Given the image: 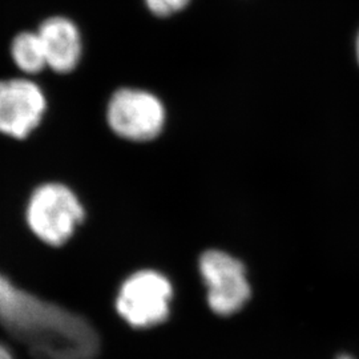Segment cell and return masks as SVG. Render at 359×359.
Listing matches in <instances>:
<instances>
[{
  "label": "cell",
  "instance_id": "cell-1",
  "mask_svg": "<svg viewBox=\"0 0 359 359\" xmlns=\"http://www.w3.org/2000/svg\"><path fill=\"white\" fill-rule=\"evenodd\" d=\"M0 323L36 359H96L100 351L87 320L18 289L1 274Z\"/></svg>",
  "mask_w": 359,
  "mask_h": 359
},
{
  "label": "cell",
  "instance_id": "cell-2",
  "mask_svg": "<svg viewBox=\"0 0 359 359\" xmlns=\"http://www.w3.org/2000/svg\"><path fill=\"white\" fill-rule=\"evenodd\" d=\"M84 215L75 193L56 182L39 187L27 206L28 226L43 243L52 246L65 244Z\"/></svg>",
  "mask_w": 359,
  "mask_h": 359
},
{
  "label": "cell",
  "instance_id": "cell-3",
  "mask_svg": "<svg viewBox=\"0 0 359 359\" xmlns=\"http://www.w3.org/2000/svg\"><path fill=\"white\" fill-rule=\"evenodd\" d=\"M172 294L167 277L154 270H142L121 285L116 309L130 326L152 327L167 320Z\"/></svg>",
  "mask_w": 359,
  "mask_h": 359
},
{
  "label": "cell",
  "instance_id": "cell-4",
  "mask_svg": "<svg viewBox=\"0 0 359 359\" xmlns=\"http://www.w3.org/2000/svg\"><path fill=\"white\" fill-rule=\"evenodd\" d=\"M107 120L117 136L132 142H148L164 128L165 109L147 90L121 88L108 103Z\"/></svg>",
  "mask_w": 359,
  "mask_h": 359
},
{
  "label": "cell",
  "instance_id": "cell-5",
  "mask_svg": "<svg viewBox=\"0 0 359 359\" xmlns=\"http://www.w3.org/2000/svg\"><path fill=\"white\" fill-rule=\"evenodd\" d=\"M200 273L208 289L210 309L219 316H231L244 308L250 297L245 266L221 250H208L200 257Z\"/></svg>",
  "mask_w": 359,
  "mask_h": 359
},
{
  "label": "cell",
  "instance_id": "cell-6",
  "mask_svg": "<svg viewBox=\"0 0 359 359\" xmlns=\"http://www.w3.org/2000/svg\"><path fill=\"white\" fill-rule=\"evenodd\" d=\"M47 102L36 83L28 79L0 80V133L26 139L38 128Z\"/></svg>",
  "mask_w": 359,
  "mask_h": 359
},
{
  "label": "cell",
  "instance_id": "cell-7",
  "mask_svg": "<svg viewBox=\"0 0 359 359\" xmlns=\"http://www.w3.org/2000/svg\"><path fill=\"white\" fill-rule=\"evenodd\" d=\"M47 67L57 74L76 68L81 56V38L76 25L63 16H53L39 27Z\"/></svg>",
  "mask_w": 359,
  "mask_h": 359
},
{
  "label": "cell",
  "instance_id": "cell-8",
  "mask_svg": "<svg viewBox=\"0 0 359 359\" xmlns=\"http://www.w3.org/2000/svg\"><path fill=\"white\" fill-rule=\"evenodd\" d=\"M11 56L16 67L25 74H38L47 67V59L38 32L18 34L11 44Z\"/></svg>",
  "mask_w": 359,
  "mask_h": 359
},
{
  "label": "cell",
  "instance_id": "cell-9",
  "mask_svg": "<svg viewBox=\"0 0 359 359\" xmlns=\"http://www.w3.org/2000/svg\"><path fill=\"white\" fill-rule=\"evenodd\" d=\"M151 13L157 16H169L187 7L189 0H145Z\"/></svg>",
  "mask_w": 359,
  "mask_h": 359
},
{
  "label": "cell",
  "instance_id": "cell-10",
  "mask_svg": "<svg viewBox=\"0 0 359 359\" xmlns=\"http://www.w3.org/2000/svg\"><path fill=\"white\" fill-rule=\"evenodd\" d=\"M0 359H13L11 353L3 345H0Z\"/></svg>",
  "mask_w": 359,
  "mask_h": 359
},
{
  "label": "cell",
  "instance_id": "cell-11",
  "mask_svg": "<svg viewBox=\"0 0 359 359\" xmlns=\"http://www.w3.org/2000/svg\"><path fill=\"white\" fill-rule=\"evenodd\" d=\"M355 48H357V59H358V63H359V34H358V38H357V44H355Z\"/></svg>",
  "mask_w": 359,
  "mask_h": 359
},
{
  "label": "cell",
  "instance_id": "cell-12",
  "mask_svg": "<svg viewBox=\"0 0 359 359\" xmlns=\"http://www.w3.org/2000/svg\"><path fill=\"white\" fill-rule=\"evenodd\" d=\"M337 359H354V358H351V357H350V355H346V354H345V355H341V357H338V358Z\"/></svg>",
  "mask_w": 359,
  "mask_h": 359
}]
</instances>
